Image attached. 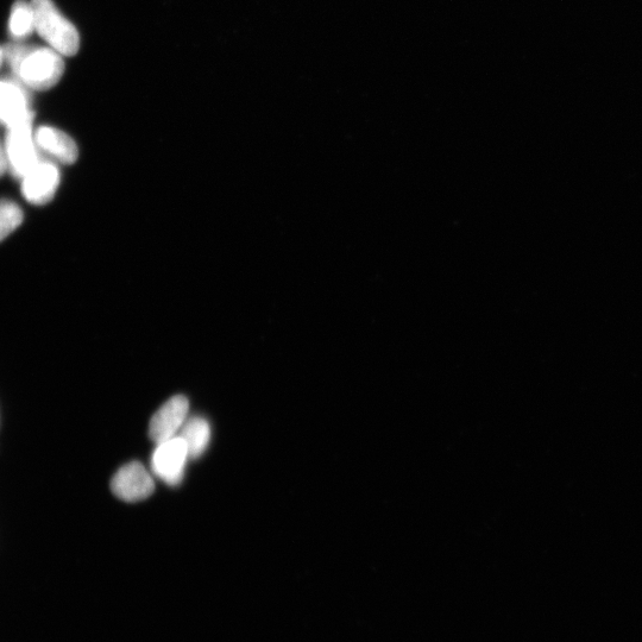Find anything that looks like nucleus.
Listing matches in <instances>:
<instances>
[{"mask_svg": "<svg viewBox=\"0 0 642 642\" xmlns=\"http://www.w3.org/2000/svg\"><path fill=\"white\" fill-rule=\"evenodd\" d=\"M179 437L184 439L186 443L188 458L198 459L209 446L211 437L210 425L204 418H191L182 427Z\"/></svg>", "mask_w": 642, "mask_h": 642, "instance_id": "10", "label": "nucleus"}, {"mask_svg": "<svg viewBox=\"0 0 642 642\" xmlns=\"http://www.w3.org/2000/svg\"><path fill=\"white\" fill-rule=\"evenodd\" d=\"M111 489L118 499L137 502L148 499L154 493L155 483L141 463L132 462L113 476Z\"/></svg>", "mask_w": 642, "mask_h": 642, "instance_id": "7", "label": "nucleus"}, {"mask_svg": "<svg viewBox=\"0 0 642 642\" xmlns=\"http://www.w3.org/2000/svg\"><path fill=\"white\" fill-rule=\"evenodd\" d=\"M5 64V52L4 47L0 46V68Z\"/></svg>", "mask_w": 642, "mask_h": 642, "instance_id": "14", "label": "nucleus"}, {"mask_svg": "<svg viewBox=\"0 0 642 642\" xmlns=\"http://www.w3.org/2000/svg\"><path fill=\"white\" fill-rule=\"evenodd\" d=\"M60 181L58 165L52 161L41 160L21 179L23 197L33 205L47 204L58 192Z\"/></svg>", "mask_w": 642, "mask_h": 642, "instance_id": "5", "label": "nucleus"}, {"mask_svg": "<svg viewBox=\"0 0 642 642\" xmlns=\"http://www.w3.org/2000/svg\"><path fill=\"white\" fill-rule=\"evenodd\" d=\"M9 172L8 157H6L5 143L0 141V176Z\"/></svg>", "mask_w": 642, "mask_h": 642, "instance_id": "13", "label": "nucleus"}, {"mask_svg": "<svg viewBox=\"0 0 642 642\" xmlns=\"http://www.w3.org/2000/svg\"><path fill=\"white\" fill-rule=\"evenodd\" d=\"M5 64L28 90L47 91L65 73L64 56L50 47L29 46L23 42L5 44Z\"/></svg>", "mask_w": 642, "mask_h": 642, "instance_id": "1", "label": "nucleus"}, {"mask_svg": "<svg viewBox=\"0 0 642 642\" xmlns=\"http://www.w3.org/2000/svg\"><path fill=\"white\" fill-rule=\"evenodd\" d=\"M23 212L14 201L0 200V242L8 238L23 223Z\"/></svg>", "mask_w": 642, "mask_h": 642, "instance_id": "12", "label": "nucleus"}, {"mask_svg": "<svg viewBox=\"0 0 642 642\" xmlns=\"http://www.w3.org/2000/svg\"><path fill=\"white\" fill-rule=\"evenodd\" d=\"M35 15V31L62 56H74L80 49L77 28L61 14L53 0H31Z\"/></svg>", "mask_w": 642, "mask_h": 642, "instance_id": "2", "label": "nucleus"}, {"mask_svg": "<svg viewBox=\"0 0 642 642\" xmlns=\"http://www.w3.org/2000/svg\"><path fill=\"white\" fill-rule=\"evenodd\" d=\"M35 140L40 153L49 157V161L72 165L79 157V148L73 138L66 132L53 127H40L35 130Z\"/></svg>", "mask_w": 642, "mask_h": 642, "instance_id": "9", "label": "nucleus"}, {"mask_svg": "<svg viewBox=\"0 0 642 642\" xmlns=\"http://www.w3.org/2000/svg\"><path fill=\"white\" fill-rule=\"evenodd\" d=\"M35 33V15L33 5L18 0L12 6L9 18V34L11 39L17 42H23L25 39Z\"/></svg>", "mask_w": 642, "mask_h": 642, "instance_id": "11", "label": "nucleus"}, {"mask_svg": "<svg viewBox=\"0 0 642 642\" xmlns=\"http://www.w3.org/2000/svg\"><path fill=\"white\" fill-rule=\"evenodd\" d=\"M4 143L9 172L17 179L21 180L42 160L35 140L34 122L9 128Z\"/></svg>", "mask_w": 642, "mask_h": 642, "instance_id": "3", "label": "nucleus"}, {"mask_svg": "<svg viewBox=\"0 0 642 642\" xmlns=\"http://www.w3.org/2000/svg\"><path fill=\"white\" fill-rule=\"evenodd\" d=\"M188 451L184 439L175 437L157 445L153 455V470L157 477L171 486H178L184 478Z\"/></svg>", "mask_w": 642, "mask_h": 642, "instance_id": "8", "label": "nucleus"}, {"mask_svg": "<svg viewBox=\"0 0 642 642\" xmlns=\"http://www.w3.org/2000/svg\"><path fill=\"white\" fill-rule=\"evenodd\" d=\"M190 409L186 396H174L168 400L151 418L149 436L156 445L168 442L176 437L184 427Z\"/></svg>", "mask_w": 642, "mask_h": 642, "instance_id": "6", "label": "nucleus"}, {"mask_svg": "<svg viewBox=\"0 0 642 642\" xmlns=\"http://www.w3.org/2000/svg\"><path fill=\"white\" fill-rule=\"evenodd\" d=\"M28 122H34L28 88L14 77L0 79V123L9 129Z\"/></svg>", "mask_w": 642, "mask_h": 642, "instance_id": "4", "label": "nucleus"}]
</instances>
